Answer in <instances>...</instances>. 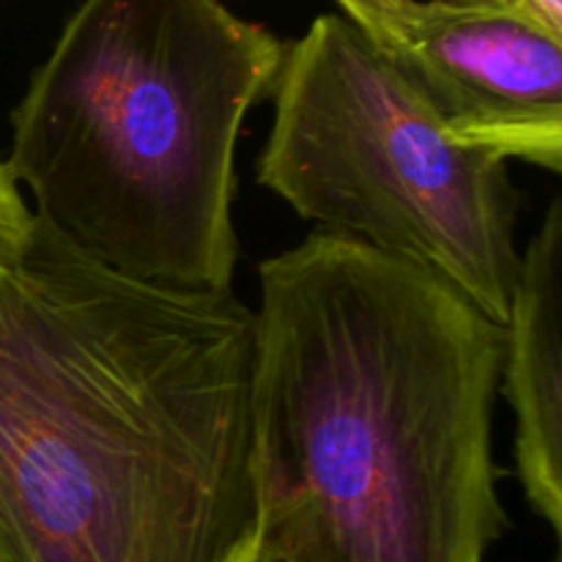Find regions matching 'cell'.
Returning <instances> with one entry per match:
<instances>
[{"instance_id": "9c48e42d", "label": "cell", "mask_w": 562, "mask_h": 562, "mask_svg": "<svg viewBox=\"0 0 562 562\" xmlns=\"http://www.w3.org/2000/svg\"><path fill=\"white\" fill-rule=\"evenodd\" d=\"M508 9L519 11L543 31L562 38V0H505Z\"/></svg>"}, {"instance_id": "6da1fadb", "label": "cell", "mask_w": 562, "mask_h": 562, "mask_svg": "<svg viewBox=\"0 0 562 562\" xmlns=\"http://www.w3.org/2000/svg\"><path fill=\"white\" fill-rule=\"evenodd\" d=\"M256 324L108 272L33 220L0 256V527L14 562H231L256 530Z\"/></svg>"}, {"instance_id": "8fae6325", "label": "cell", "mask_w": 562, "mask_h": 562, "mask_svg": "<svg viewBox=\"0 0 562 562\" xmlns=\"http://www.w3.org/2000/svg\"><path fill=\"white\" fill-rule=\"evenodd\" d=\"M434 3H445V5H488V9H494V5H508L505 0H434Z\"/></svg>"}, {"instance_id": "ba28073f", "label": "cell", "mask_w": 562, "mask_h": 562, "mask_svg": "<svg viewBox=\"0 0 562 562\" xmlns=\"http://www.w3.org/2000/svg\"><path fill=\"white\" fill-rule=\"evenodd\" d=\"M335 3L340 14L349 16L373 44H379L390 33L406 0H335Z\"/></svg>"}, {"instance_id": "30bf717a", "label": "cell", "mask_w": 562, "mask_h": 562, "mask_svg": "<svg viewBox=\"0 0 562 562\" xmlns=\"http://www.w3.org/2000/svg\"><path fill=\"white\" fill-rule=\"evenodd\" d=\"M231 562H289V560H285L280 552H274L269 543H263L261 538L256 536V530H252L250 541L236 552V558Z\"/></svg>"}, {"instance_id": "52a82bcc", "label": "cell", "mask_w": 562, "mask_h": 562, "mask_svg": "<svg viewBox=\"0 0 562 562\" xmlns=\"http://www.w3.org/2000/svg\"><path fill=\"white\" fill-rule=\"evenodd\" d=\"M33 228V212L27 209L25 195L11 179L9 168L0 159V256L16 252L25 245Z\"/></svg>"}, {"instance_id": "8992f818", "label": "cell", "mask_w": 562, "mask_h": 562, "mask_svg": "<svg viewBox=\"0 0 562 562\" xmlns=\"http://www.w3.org/2000/svg\"><path fill=\"white\" fill-rule=\"evenodd\" d=\"M562 201L521 252L503 327L499 390L514 415V461L532 514L562 543Z\"/></svg>"}, {"instance_id": "277c9868", "label": "cell", "mask_w": 562, "mask_h": 562, "mask_svg": "<svg viewBox=\"0 0 562 562\" xmlns=\"http://www.w3.org/2000/svg\"><path fill=\"white\" fill-rule=\"evenodd\" d=\"M258 181L316 234L442 283L505 327L519 274L508 162L459 146L344 14L285 44Z\"/></svg>"}, {"instance_id": "7c38bea8", "label": "cell", "mask_w": 562, "mask_h": 562, "mask_svg": "<svg viewBox=\"0 0 562 562\" xmlns=\"http://www.w3.org/2000/svg\"><path fill=\"white\" fill-rule=\"evenodd\" d=\"M0 562H14V554H11V549H9V541H5V532H3V527H0Z\"/></svg>"}, {"instance_id": "7a4b0ae2", "label": "cell", "mask_w": 562, "mask_h": 562, "mask_svg": "<svg viewBox=\"0 0 562 562\" xmlns=\"http://www.w3.org/2000/svg\"><path fill=\"white\" fill-rule=\"evenodd\" d=\"M256 536L289 562H486L503 327L428 274L313 231L258 267Z\"/></svg>"}, {"instance_id": "5b68a950", "label": "cell", "mask_w": 562, "mask_h": 562, "mask_svg": "<svg viewBox=\"0 0 562 562\" xmlns=\"http://www.w3.org/2000/svg\"><path fill=\"white\" fill-rule=\"evenodd\" d=\"M459 146L562 170V38L508 5L406 0L376 44Z\"/></svg>"}, {"instance_id": "3957f363", "label": "cell", "mask_w": 562, "mask_h": 562, "mask_svg": "<svg viewBox=\"0 0 562 562\" xmlns=\"http://www.w3.org/2000/svg\"><path fill=\"white\" fill-rule=\"evenodd\" d=\"M285 42L220 0H80L11 113L33 220L108 272L234 294L236 148Z\"/></svg>"}]
</instances>
